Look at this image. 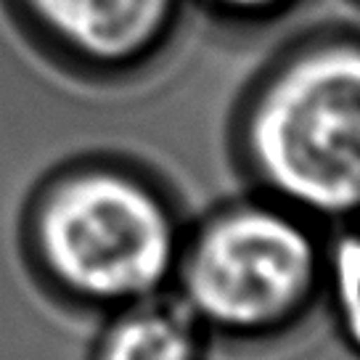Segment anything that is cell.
<instances>
[{"label":"cell","instance_id":"1","mask_svg":"<svg viewBox=\"0 0 360 360\" xmlns=\"http://www.w3.org/2000/svg\"><path fill=\"white\" fill-rule=\"evenodd\" d=\"M244 141L259 183L289 210L360 214V43L313 45L276 69Z\"/></svg>","mask_w":360,"mask_h":360},{"label":"cell","instance_id":"2","mask_svg":"<svg viewBox=\"0 0 360 360\" xmlns=\"http://www.w3.org/2000/svg\"><path fill=\"white\" fill-rule=\"evenodd\" d=\"M183 302L225 334H273L313 302L323 257L286 204L247 202L212 214L183 255Z\"/></svg>","mask_w":360,"mask_h":360},{"label":"cell","instance_id":"3","mask_svg":"<svg viewBox=\"0 0 360 360\" xmlns=\"http://www.w3.org/2000/svg\"><path fill=\"white\" fill-rule=\"evenodd\" d=\"M37 233L48 268L98 302L146 300L178 262L169 207L146 183L114 169H90L58 186Z\"/></svg>","mask_w":360,"mask_h":360},{"label":"cell","instance_id":"4","mask_svg":"<svg viewBox=\"0 0 360 360\" xmlns=\"http://www.w3.org/2000/svg\"><path fill=\"white\" fill-rule=\"evenodd\" d=\"M45 40L88 67H130L172 30L178 0H22Z\"/></svg>","mask_w":360,"mask_h":360},{"label":"cell","instance_id":"5","mask_svg":"<svg viewBox=\"0 0 360 360\" xmlns=\"http://www.w3.org/2000/svg\"><path fill=\"white\" fill-rule=\"evenodd\" d=\"M101 360H204L202 321L183 300L138 304L109 331Z\"/></svg>","mask_w":360,"mask_h":360},{"label":"cell","instance_id":"6","mask_svg":"<svg viewBox=\"0 0 360 360\" xmlns=\"http://www.w3.org/2000/svg\"><path fill=\"white\" fill-rule=\"evenodd\" d=\"M331 286L342 328L349 345L360 352V233H349L339 241L331 257Z\"/></svg>","mask_w":360,"mask_h":360},{"label":"cell","instance_id":"7","mask_svg":"<svg viewBox=\"0 0 360 360\" xmlns=\"http://www.w3.org/2000/svg\"><path fill=\"white\" fill-rule=\"evenodd\" d=\"M217 3L220 8L225 11H233V13H244V16H255V13H265V11H273V8H278L281 3L286 0H212Z\"/></svg>","mask_w":360,"mask_h":360}]
</instances>
